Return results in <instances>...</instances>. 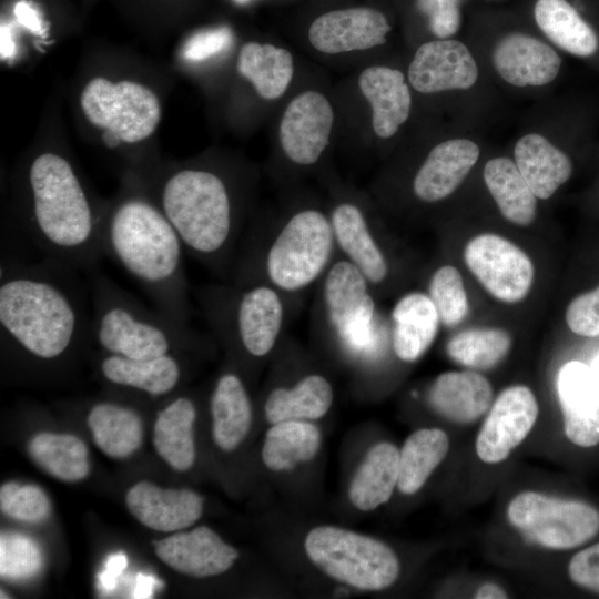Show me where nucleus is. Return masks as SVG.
I'll use <instances>...</instances> for the list:
<instances>
[{
    "label": "nucleus",
    "instance_id": "nucleus-1",
    "mask_svg": "<svg viewBox=\"0 0 599 599\" xmlns=\"http://www.w3.org/2000/svg\"><path fill=\"white\" fill-rule=\"evenodd\" d=\"M0 331L11 346L54 362L91 337L88 292L77 270L52 260L2 261Z\"/></svg>",
    "mask_w": 599,
    "mask_h": 599
},
{
    "label": "nucleus",
    "instance_id": "nucleus-2",
    "mask_svg": "<svg viewBox=\"0 0 599 599\" xmlns=\"http://www.w3.org/2000/svg\"><path fill=\"white\" fill-rule=\"evenodd\" d=\"M101 247L146 293L153 307L189 325L192 316L184 245L159 205L128 195L103 214Z\"/></svg>",
    "mask_w": 599,
    "mask_h": 599
},
{
    "label": "nucleus",
    "instance_id": "nucleus-3",
    "mask_svg": "<svg viewBox=\"0 0 599 599\" xmlns=\"http://www.w3.org/2000/svg\"><path fill=\"white\" fill-rule=\"evenodd\" d=\"M28 237L44 258L90 272L103 256L98 215L71 163L42 153L27 173Z\"/></svg>",
    "mask_w": 599,
    "mask_h": 599
},
{
    "label": "nucleus",
    "instance_id": "nucleus-4",
    "mask_svg": "<svg viewBox=\"0 0 599 599\" xmlns=\"http://www.w3.org/2000/svg\"><path fill=\"white\" fill-rule=\"evenodd\" d=\"M158 205L187 254L221 278L232 275L240 224L231 191L220 174L199 167L171 172L162 181Z\"/></svg>",
    "mask_w": 599,
    "mask_h": 599
},
{
    "label": "nucleus",
    "instance_id": "nucleus-5",
    "mask_svg": "<svg viewBox=\"0 0 599 599\" xmlns=\"http://www.w3.org/2000/svg\"><path fill=\"white\" fill-rule=\"evenodd\" d=\"M336 247L329 216L317 209L300 210L272 238L250 235L236 253L233 284L266 283L283 294L301 292L322 278Z\"/></svg>",
    "mask_w": 599,
    "mask_h": 599
},
{
    "label": "nucleus",
    "instance_id": "nucleus-6",
    "mask_svg": "<svg viewBox=\"0 0 599 599\" xmlns=\"http://www.w3.org/2000/svg\"><path fill=\"white\" fill-rule=\"evenodd\" d=\"M89 273L91 337L105 353L146 359L174 353L199 337L133 295L95 268Z\"/></svg>",
    "mask_w": 599,
    "mask_h": 599
},
{
    "label": "nucleus",
    "instance_id": "nucleus-7",
    "mask_svg": "<svg viewBox=\"0 0 599 599\" xmlns=\"http://www.w3.org/2000/svg\"><path fill=\"white\" fill-rule=\"evenodd\" d=\"M196 302L219 336L261 358L275 346L285 321L283 293L266 283L211 284L194 291Z\"/></svg>",
    "mask_w": 599,
    "mask_h": 599
},
{
    "label": "nucleus",
    "instance_id": "nucleus-8",
    "mask_svg": "<svg viewBox=\"0 0 599 599\" xmlns=\"http://www.w3.org/2000/svg\"><path fill=\"white\" fill-rule=\"evenodd\" d=\"M370 285L345 257L333 261L322 276L321 307L325 326L343 349L358 358H369L382 346V327Z\"/></svg>",
    "mask_w": 599,
    "mask_h": 599
},
{
    "label": "nucleus",
    "instance_id": "nucleus-9",
    "mask_svg": "<svg viewBox=\"0 0 599 599\" xmlns=\"http://www.w3.org/2000/svg\"><path fill=\"white\" fill-rule=\"evenodd\" d=\"M305 550L326 575L361 590L385 589L399 573V561L392 548L343 528L312 529L305 539Z\"/></svg>",
    "mask_w": 599,
    "mask_h": 599
},
{
    "label": "nucleus",
    "instance_id": "nucleus-10",
    "mask_svg": "<svg viewBox=\"0 0 599 599\" xmlns=\"http://www.w3.org/2000/svg\"><path fill=\"white\" fill-rule=\"evenodd\" d=\"M80 104L88 121L104 130L103 142L109 148L143 141L161 118L156 95L132 81L113 83L94 78L84 87Z\"/></svg>",
    "mask_w": 599,
    "mask_h": 599
},
{
    "label": "nucleus",
    "instance_id": "nucleus-11",
    "mask_svg": "<svg viewBox=\"0 0 599 599\" xmlns=\"http://www.w3.org/2000/svg\"><path fill=\"white\" fill-rule=\"evenodd\" d=\"M507 518L526 540L548 549H573L599 532V511L590 504L537 491L515 496Z\"/></svg>",
    "mask_w": 599,
    "mask_h": 599
},
{
    "label": "nucleus",
    "instance_id": "nucleus-12",
    "mask_svg": "<svg viewBox=\"0 0 599 599\" xmlns=\"http://www.w3.org/2000/svg\"><path fill=\"white\" fill-rule=\"evenodd\" d=\"M464 260L485 290L501 302H520L532 286L531 260L516 244L499 235L475 236L465 247Z\"/></svg>",
    "mask_w": 599,
    "mask_h": 599
},
{
    "label": "nucleus",
    "instance_id": "nucleus-13",
    "mask_svg": "<svg viewBox=\"0 0 599 599\" xmlns=\"http://www.w3.org/2000/svg\"><path fill=\"white\" fill-rule=\"evenodd\" d=\"M334 124V111L327 98L308 90L286 105L278 125V141L294 164H315L327 148Z\"/></svg>",
    "mask_w": 599,
    "mask_h": 599
},
{
    "label": "nucleus",
    "instance_id": "nucleus-14",
    "mask_svg": "<svg viewBox=\"0 0 599 599\" xmlns=\"http://www.w3.org/2000/svg\"><path fill=\"white\" fill-rule=\"evenodd\" d=\"M538 416L532 392L522 385L504 389L493 404L476 439V453L487 464L505 460L527 437Z\"/></svg>",
    "mask_w": 599,
    "mask_h": 599
},
{
    "label": "nucleus",
    "instance_id": "nucleus-15",
    "mask_svg": "<svg viewBox=\"0 0 599 599\" xmlns=\"http://www.w3.org/2000/svg\"><path fill=\"white\" fill-rule=\"evenodd\" d=\"M478 75V65L468 47L449 38L419 45L407 72L409 84L425 94L470 89Z\"/></svg>",
    "mask_w": 599,
    "mask_h": 599
},
{
    "label": "nucleus",
    "instance_id": "nucleus-16",
    "mask_svg": "<svg viewBox=\"0 0 599 599\" xmlns=\"http://www.w3.org/2000/svg\"><path fill=\"white\" fill-rule=\"evenodd\" d=\"M390 30L383 12L367 7L348 8L317 17L309 26L308 41L318 52L339 54L379 47Z\"/></svg>",
    "mask_w": 599,
    "mask_h": 599
},
{
    "label": "nucleus",
    "instance_id": "nucleus-17",
    "mask_svg": "<svg viewBox=\"0 0 599 599\" xmlns=\"http://www.w3.org/2000/svg\"><path fill=\"white\" fill-rule=\"evenodd\" d=\"M557 394L567 438L582 448L598 445L599 379L592 368L579 361L564 364L557 375Z\"/></svg>",
    "mask_w": 599,
    "mask_h": 599
},
{
    "label": "nucleus",
    "instance_id": "nucleus-18",
    "mask_svg": "<svg viewBox=\"0 0 599 599\" xmlns=\"http://www.w3.org/2000/svg\"><path fill=\"white\" fill-rule=\"evenodd\" d=\"M156 556L172 569L195 578L225 572L236 560L235 548L205 526L153 541Z\"/></svg>",
    "mask_w": 599,
    "mask_h": 599
},
{
    "label": "nucleus",
    "instance_id": "nucleus-19",
    "mask_svg": "<svg viewBox=\"0 0 599 599\" xmlns=\"http://www.w3.org/2000/svg\"><path fill=\"white\" fill-rule=\"evenodd\" d=\"M493 63L500 78L514 87H542L558 77L561 58L540 39L511 32L496 43Z\"/></svg>",
    "mask_w": 599,
    "mask_h": 599
},
{
    "label": "nucleus",
    "instance_id": "nucleus-20",
    "mask_svg": "<svg viewBox=\"0 0 599 599\" xmlns=\"http://www.w3.org/2000/svg\"><path fill=\"white\" fill-rule=\"evenodd\" d=\"M130 512L156 531H179L193 525L202 515L203 498L190 489L161 488L142 480L125 497Z\"/></svg>",
    "mask_w": 599,
    "mask_h": 599
},
{
    "label": "nucleus",
    "instance_id": "nucleus-21",
    "mask_svg": "<svg viewBox=\"0 0 599 599\" xmlns=\"http://www.w3.org/2000/svg\"><path fill=\"white\" fill-rule=\"evenodd\" d=\"M480 154L471 140L456 138L435 145L416 172L413 192L426 203L441 201L460 185Z\"/></svg>",
    "mask_w": 599,
    "mask_h": 599
},
{
    "label": "nucleus",
    "instance_id": "nucleus-22",
    "mask_svg": "<svg viewBox=\"0 0 599 599\" xmlns=\"http://www.w3.org/2000/svg\"><path fill=\"white\" fill-rule=\"evenodd\" d=\"M336 246L370 286L382 284L388 263L361 207L352 202L335 205L329 214Z\"/></svg>",
    "mask_w": 599,
    "mask_h": 599
},
{
    "label": "nucleus",
    "instance_id": "nucleus-23",
    "mask_svg": "<svg viewBox=\"0 0 599 599\" xmlns=\"http://www.w3.org/2000/svg\"><path fill=\"white\" fill-rule=\"evenodd\" d=\"M358 87L370 105L375 134L392 138L410 114L412 94L405 75L394 68L373 65L362 71Z\"/></svg>",
    "mask_w": 599,
    "mask_h": 599
},
{
    "label": "nucleus",
    "instance_id": "nucleus-24",
    "mask_svg": "<svg viewBox=\"0 0 599 599\" xmlns=\"http://www.w3.org/2000/svg\"><path fill=\"white\" fill-rule=\"evenodd\" d=\"M493 388L487 378L476 372H446L436 377L428 393L432 408L444 418L469 424L490 407Z\"/></svg>",
    "mask_w": 599,
    "mask_h": 599
},
{
    "label": "nucleus",
    "instance_id": "nucleus-25",
    "mask_svg": "<svg viewBox=\"0 0 599 599\" xmlns=\"http://www.w3.org/2000/svg\"><path fill=\"white\" fill-rule=\"evenodd\" d=\"M99 368L109 383L153 397L171 393L182 378V367L174 353L146 359L106 353L101 357Z\"/></svg>",
    "mask_w": 599,
    "mask_h": 599
},
{
    "label": "nucleus",
    "instance_id": "nucleus-26",
    "mask_svg": "<svg viewBox=\"0 0 599 599\" xmlns=\"http://www.w3.org/2000/svg\"><path fill=\"white\" fill-rule=\"evenodd\" d=\"M392 345L404 362L418 359L433 344L440 323L429 297L412 292L400 297L392 311Z\"/></svg>",
    "mask_w": 599,
    "mask_h": 599
},
{
    "label": "nucleus",
    "instance_id": "nucleus-27",
    "mask_svg": "<svg viewBox=\"0 0 599 599\" xmlns=\"http://www.w3.org/2000/svg\"><path fill=\"white\" fill-rule=\"evenodd\" d=\"M514 159L537 199L551 197L572 174L569 156L539 133L522 135L515 144Z\"/></svg>",
    "mask_w": 599,
    "mask_h": 599
},
{
    "label": "nucleus",
    "instance_id": "nucleus-28",
    "mask_svg": "<svg viewBox=\"0 0 599 599\" xmlns=\"http://www.w3.org/2000/svg\"><path fill=\"white\" fill-rule=\"evenodd\" d=\"M193 400L180 396L158 412L153 426V445L159 456L177 471L189 470L195 460Z\"/></svg>",
    "mask_w": 599,
    "mask_h": 599
},
{
    "label": "nucleus",
    "instance_id": "nucleus-29",
    "mask_svg": "<svg viewBox=\"0 0 599 599\" xmlns=\"http://www.w3.org/2000/svg\"><path fill=\"white\" fill-rule=\"evenodd\" d=\"M534 19L556 47L572 55L591 57L599 48L595 29L568 0H537Z\"/></svg>",
    "mask_w": 599,
    "mask_h": 599
},
{
    "label": "nucleus",
    "instance_id": "nucleus-30",
    "mask_svg": "<svg viewBox=\"0 0 599 599\" xmlns=\"http://www.w3.org/2000/svg\"><path fill=\"white\" fill-rule=\"evenodd\" d=\"M213 438L225 451L235 449L252 423V406L242 379L234 373L221 375L210 400Z\"/></svg>",
    "mask_w": 599,
    "mask_h": 599
},
{
    "label": "nucleus",
    "instance_id": "nucleus-31",
    "mask_svg": "<svg viewBox=\"0 0 599 599\" xmlns=\"http://www.w3.org/2000/svg\"><path fill=\"white\" fill-rule=\"evenodd\" d=\"M87 423L94 444L109 457L126 458L142 444L143 423L132 408L100 402L90 408Z\"/></svg>",
    "mask_w": 599,
    "mask_h": 599
},
{
    "label": "nucleus",
    "instance_id": "nucleus-32",
    "mask_svg": "<svg viewBox=\"0 0 599 599\" xmlns=\"http://www.w3.org/2000/svg\"><path fill=\"white\" fill-rule=\"evenodd\" d=\"M237 72L265 100H275L287 90L294 73L291 52L270 43L247 42L237 58Z\"/></svg>",
    "mask_w": 599,
    "mask_h": 599
},
{
    "label": "nucleus",
    "instance_id": "nucleus-33",
    "mask_svg": "<svg viewBox=\"0 0 599 599\" xmlns=\"http://www.w3.org/2000/svg\"><path fill=\"white\" fill-rule=\"evenodd\" d=\"M399 451L390 443H379L370 448L349 486L353 505L369 511L386 502L398 481Z\"/></svg>",
    "mask_w": 599,
    "mask_h": 599
},
{
    "label": "nucleus",
    "instance_id": "nucleus-34",
    "mask_svg": "<svg viewBox=\"0 0 599 599\" xmlns=\"http://www.w3.org/2000/svg\"><path fill=\"white\" fill-rule=\"evenodd\" d=\"M333 397L329 382L318 374H311L290 388L273 389L265 402V417L271 424L318 419L328 412Z\"/></svg>",
    "mask_w": 599,
    "mask_h": 599
},
{
    "label": "nucleus",
    "instance_id": "nucleus-35",
    "mask_svg": "<svg viewBox=\"0 0 599 599\" xmlns=\"http://www.w3.org/2000/svg\"><path fill=\"white\" fill-rule=\"evenodd\" d=\"M484 181L506 220L521 226L534 221L537 196L512 160L490 159L484 167Z\"/></svg>",
    "mask_w": 599,
    "mask_h": 599
},
{
    "label": "nucleus",
    "instance_id": "nucleus-36",
    "mask_svg": "<svg viewBox=\"0 0 599 599\" xmlns=\"http://www.w3.org/2000/svg\"><path fill=\"white\" fill-rule=\"evenodd\" d=\"M28 451L40 468L59 480L75 483L90 473L88 448L74 435L39 433L30 439Z\"/></svg>",
    "mask_w": 599,
    "mask_h": 599
},
{
    "label": "nucleus",
    "instance_id": "nucleus-37",
    "mask_svg": "<svg viewBox=\"0 0 599 599\" xmlns=\"http://www.w3.org/2000/svg\"><path fill=\"white\" fill-rule=\"evenodd\" d=\"M319 445L321 434L316 426L306 420H284L267 430L262 459L271 470H288L311 460Z\"/></svg>",
    "mask_w": 599,
    "mask_h": 599
},
{
    "label": "nucleus",
    "instance_id": "nucleus-38",
    "mask_svg": "<svg viewBox=\"0 0 599 599\" xmlns=\"http://www.w3.org/2000/svg\"><path fill=\"white\" fill-rule=\"evenodd\" d=\"M449 449V439L439 428L414 432L399 451L397 487L406 495L418 491Z\"/></svg>",
    "mask_w": 599,
    "mask_h": 599
},
{
    "label": "nucleus",
    "instance_id": "nucleus-39",
    "mask_svg": "<svg viewBox=\"0 0 599 599\" xmlns=\"http://www.w3.org/2000/svg\"><path fill=\"white\" fill-rule=\"evenodd\" d=\"M511 347V336L501 328H471L453 336L447 354L456 363L486 370L499 364Z\"/></svg>",
    "mask_w": 599,
    "mask_h": 599
},
{
    "label": "nucleus",
    "instance_id": "nucleus-40",
    "mask_svg": "<svg viewBox=\"0 0 599 599\" xmlns=\"http://www.w3.org/2000/svg\"><path fill=\"white\" fill-rule=\"evenodd\" d=\"M428 295L432 298L440 323L455 327L468 313V300L459 271L451 265H444L432 275Z\"/></svg>",
    "mask_w": 599,
    "mask_h": 599
},
{
    "label": "nucleus",
    "instance_id": "nucleus-41",
    "mask_svg": "<svg viewBox=\"0 0 599 599\" xmlns=\"http://www.w3.org/2000/svg\"><path fill=\"white\" fill-rule=\"evenodd\" d=\"M0 509L12 519L35 524L49 517L51 502L37 485L7 481L0 488Z\"/></svg>",
    "mask_w": 599,
    "mask_h": 599
},
{
    "label": "nucleus",
    "instance_id": "nucleus-42",
    "mask_svg": "<svg viewBox=\"0 0 599 599\" xmlns=\"http://www.w3.org/2000/svg\"><path fill=\"white\" fill-rule=\"evenodd\" d=\"M1 577L10 580L28 579L41 567V551L30 538L18 534H1Z\"/></svg>",
    "mask_w": 599,
    "mask_h": 599
},
{
    "label": "nucleus",
    "instance_id": "nucleus-43",
    "mask_svg": "<svg viewBox=\"0 0 599 599\" xmlns=\"http://www.w3.org/2000/svg\"><path fill=\"white\" fill-rule=\"evenodd\" d=\"M418 11L427 18L430 32L448 39L461 24V0H415Z\"/></svg>",
    "mask_w": 599,
    "mask_h": 599
},
{
    "label": "nucleus",
    "instance_id": "nucleus-44",
    "mask_svg": "<svg viewBox=\"0 0 599 599\" xmlns=\"http://www.w3.org/2000/svg\"><path fill=\"white\" fill-rule=\"evenodd\" d=\"M570 331L585 337L599 336V286L575 297L566 309Z\"/></svg>",
    "mask_w": 599,
    "mask_h": 599
},
{
    "label": "nucleus",
    "instance_id": "nucleus-45",
    "mask_svg": "<svg viewBox=\"0 0 599 599\" xmlns=\"http://www.w3.org/2000/svg\"><path fill=\"white\" fill-rule=\"evenodd\" d=\"M231 42L232 32L226 27L199 31L185 42L182 55L189 61H204L224 51Z\"/></svg>",
    "mask_w": 599,
    "mask_h": 599
},
{
    "label": "nucleus",
    "instance_id": "nucleus-46",
    "mask_svg": "<svg viewBox=\"0 0 599 599\" xmlns=\"http://www.w3.org/2000/svg\"><path fill=\"white\" fill-rule=\"evenodd\" d=\"M568 575L575 585L599 593V542L578 551L571 558Z\"/></svg>",
    "mask_w": 599,
    "mask_h": 599
},
{
    "label": "nucleus",
    "instance_id": "nucleus-47",
    "mask_svg": "<svg viewBox=\"0 0 599 599\" xmlns=\"http://www.w3.org/2000/svg\"><path fill=\"white\" fill-rule=\"evenodd\" d=\"M13 14L17 21L29 31L40 34L43 21L37 8L29 1L21 0L14 4Z\"/></svg>",
    "mask_w": 599,
    "mask_h": 599
},
{
    "label": "nucleus",
    "instance_id": "nucleus-48",
    "mask_svg": "<svg viewBox=\"0 0 599 599\" xmlns=\"http://www.w3.org/2000/svg\"><path fill=\"white\" fill-rule=\"evenodd\" d=\"M126 565L128 560L124 554L118 552L110 556L104 565V570L99 575V586L105 591H111Z\"/></svg>",
    "mask_w": 599,
    "mask_h": 599
},
{
    "label": "nucleus",
    "instance_id": "nucleus-49",
    "mask_svg": "<svg viewBox=\"0 0 599 599\" xmlns=\"http://www.w3.org/2000/svg\"><path fill=\"white\" fill-rule=\"evenodd\" d=\"M0 49L2 59H11L16 53L13 33L10 26L7 23H1Z\"/></svg>",
    "mask_w": 599,
    "mask_h": 599
},
{
    "label": "nucleus",
    "instance_id": "nucleus-50",
    "mask_svg": "<svg viewBox=\"0 0 599 599\" xmlns=\"http://www.w3.org/2000/svg\"><path fill=\"white\" fill-rule=\"evenodd\" d=\"M158 580L152 576L138 575L134 598H150L155 590Z\"/></svg>",
    "mask_w": 599,
    "mask_h": 599
},
{
    "label": "nucleus",
    "instance_id": "nucleus-51",
    "mask_svg": "<svg viewBox=\"0 0 599 599\" xmlns=\"http://www.w3.org/2000/svg\"><path fill=\"white\" fill-rule=\"evenodd\" d=\"M474 598L478 599H500L507 598V593L504 589L495 583H485L475 592Z\"/></svg>",
    "mask_w": 599,
    "mask_h": 599
},
{
    "label": "nucleus",
    "instance_id": "nucleus-52",
    "mask_svg": "<svg viewBox=\"0 0 599 599\" xmlns=\"http://www.w3.org/2000/svg\"><path fill=\"white\" fill-rule=\"evenodd\" d=\"M596 374L597 378L599 379V353L595 357L592 365L590 366Z\"/></svg>",
    "mask_w": 599,
    "mask_h": 599
},
{
    "label": "nucleus",
    "instance_id": "nucleus-53",
    "mask_svg": "<svg viewBox=\"0 0 599 599\" xmlns=\"http://www.w3.org/2000/svg\"><path fill=\"white\" fill-rule=\"evenodd\" d=\"M234 1H235V2H237V3H241V4H243V3H246V2H248L250 0H234Z\"/></svg>",
    "mask_w": 599,
    "mask_h": 599
}]
</instances>
